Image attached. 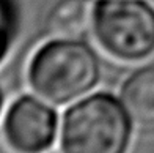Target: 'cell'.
Here are the masks:
<instances>
[{
    "label": "cell",
    "instance_id": "obj_1",
    "mask_svg": "<svg viewBox=\"0 0 154 153\" xmlns=\"http://www.w3.org/2000/svg\"><path fill=\"white\" fill-rule=\"evenodd\" d=\"M27 78L38 96L63 106L99 84L101 59L82 38L57 37L33 54Z\"/></svg>",
    "mask_w": 154,
    "mask_h": 153
},
{
    "label": "cell",
    "instance_id": "obj_2",
    "mask_svg": "<svg viewBox=\"0 0 154 153\" xmlns=\"http://www.w3.org/2000/svg\"><path fill=\"white\" fill-rule=\"evenodd\" d=\"M121 98L109 92L83 96L61 119L60 153H128L134 123Z\"/></svg>",
    "mask_w": 154,
    "mask_h": 153
},
{
    "label": "cell",
    "instance_id": "obj_3",
    "mask_svg": "<svg viewBox=\"0 0 154 153\" xmlns=\"http://www.w3.org/2000/svg\"><path fill=\"white\" fill-rule=\"evenodd\" d=\"M91 30L113 59L145 60L154 54V6L146 0H96Z\"/></svg>",
    "mask_w": 154,
    "mask_h": 153
},
{
    "label": "cell",
    "instance_id": "obj_4",
    "mask_svg": "<svg viewBox=\"0 0 154 153\" xmlns=\"http://www.w3.org/2000/svg\"><path fill=\"white\" fill-rule=\"evenodd\" d=\"M57 136V112L35 96H19L6 110L3 139L13 153H47Z\"/></svg>",
    "mask_w": 154,
    "mask_h": 153
},
{
    "label": "cell",
    "instance_id": "obj_5",
    "mask_svg": "<svg viewBox=\"0 0 154 153\" xmlns=\"http://www.w3.org/2000/svg\"><path fill=\"white\" fill-rule=\"evenodd\" d=\"M120 98L135 122L154 125V65L132 71L123 82Z\"/></svg>",
    "mask_w": 154,
    "mask_h": 153
},
{
    "label": "cell",
    "instance_id": "obj_6",
    "mask_svg": "<svg viewBox=\"0 0 154 153\" xmlns=\"http://www.w3.org/2000/svg\"><path fill=\"white\" fill-rule=\"evenodd\" d=\"M93 0H58L49 13L47 27L55 37L82 38L93 24Z\"/></svg>",
    "mask_w": 154,
    "mask_h": 153
},
{
    "label": "cell",
    "instance_id": "obj_7",
    "mask_svg": "<svg viewBox=\"0 0 154 153\" xmlns=\"http://www.w3.org/2000/svg\"><path fill=\"white\" fill-rule=\"evenodd\" d=\"M16 32V14L10 0H0V62L8 54Z\"/></svg>",
    "mask_w": 154,
    "mask_h": 153
},
{
    "label": "cell",
    "instance_id": "obj_8",
    "mask_svg": "<svg viewBox=\"0 0 154 153\" xmlns=\"http://www.w3.org/2000/svg\"><path fill=\"white\" fill-rule=\"evenodd\" d=\"M2 107H3V92L0 88V112H2Z\"/></svg>",
    "mask_w": 154,
    "mask_h": 153
},
{
    "label": "cell",
    "instance_id": "obj_9",
    "mask_svg": "<svg viewBox=\"0 0 154 153\" xmlns=\"http://www.w3.org/2000/svg\"><path fill=\"white\" fill-rule=\"evenodd\" d=\"M152 2H154V0H152Z\"/></svg>",
    "mask_w": 154,
    "mask_h": 153
}]
</instances>
